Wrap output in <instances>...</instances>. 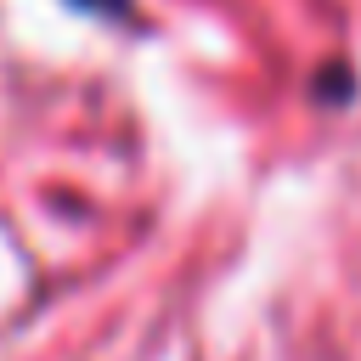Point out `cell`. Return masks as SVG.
Returning <instances> with one entry per match:
<instances>
[{
    "label": "cell",
    "instance_id": "6da1fadb",
    "mask_svg": "<svg viewBox=\"0 0 361 361\" xmlns=\"http://www.w3.org/2000/svg\"><path fill=\"white\" fill-rule=\"evenodd\" d=\"M310 96H316L322 107H344V102L355 96V73H350L344 62H327V68L316 73V85H310Z\"/></svg>",
    "mask_w": 361,
    "mask_h": 361
},
{
    "label": "cell",
    "instance_id": "7a4b0ae2",
    "mask_svg": "<svg viewBox=\"0 0 361 361\" xmlns=\"http://www.w3.org/2000/svg\"><path fill=\"white\" fill-rule=\"evenodd\" d=\"M68 11L79 17H96V23H113V28H130L135 23V0H62Z\"/></svg>",
    "mask_w": 361,
    "mask_h": 361
}]
</instances>
